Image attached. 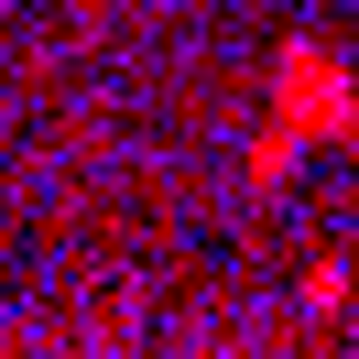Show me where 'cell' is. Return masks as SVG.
I'll list each match as a JSON object with an SVG mask.
<instances>
[{
  "instance_id": "6da1fadb",
  "label": "cell",
  "mask_w": 359,
  "mask_h": 359,
  "mask_svg": "<svg viewBox=\"0 0 359 359\" xmlns=\"http://www.w3.org/2000/svg\"><path fill=\"white\" fill-rule=\"evenodd\" d=\"M348 131H359L348 66H337L327 44H294L283 66H272V131L250 142V185H283V163L305 153V142H348Z\"/></svg>"
}]
</instances>
